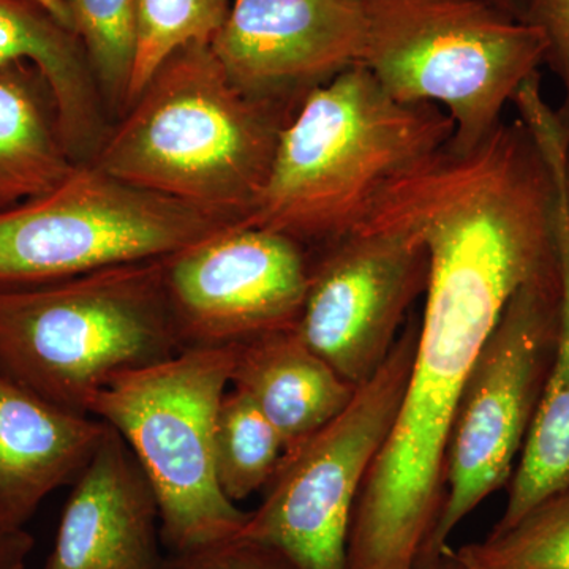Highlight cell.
Instances as JSON below:
<instances>
[{
  "mask_svg": "<svg viewBox=\"0 0 569 569\" xmlns=\"http://www.w3.org/2000/svg\"><path fill=\"white\" fill-rule=\"evenodd\" d=\"M307 277L306 247L264 228H230L168 257L167 291L182 347H236L295 329Z\"/></svg>",
  "mask_w": 569,
  "mask_h": 569,
  "instance_id": "11",
  "label": "cell"
},
{
  "mask_svg": "<svg viewBox=\"0 0 569 569\" xmlns=\"http://www.w3.org/2000/svg\"><path fill=\"white\" fill-rule=\"evenodd\" d=\"M460 560V559H459ZM460 563H462V561H460ZM462 568L463 569H470V568H467L466 565L462 563Z\"/></svg>",
  "mask_w": 569,
  "mask_h": 569,
  "instance_id": "29",
  "label": "cell"
},
{
  "mask_svg": "<svg viewBox=\"0 0 569 569\" xmlns=\"http://www.w3.org/2000/svg\"><path fill=\"white\" fill-rule=\"evenodd\" d=\"M31 62L50 86L74 163L91 162L110 132L81 41L39 0H0V67Z\"/></svg>",
  "mask_w": 569,
  "mask_h": 569,
  "instance_id": "16",
  "label": "cell"
},
{
  "mask_svg": "<svg viewBox=\"0 0 569 569\" xmlns=\"http://www.w3.org/2000/svg\"><path fill=\"white\" fill-rule=\"evenodd\" d=\"M307 252L296 332L343 380L361 387L387 361L408 310L426 293L429 250L403 224L362 223Z\"/></svg>",
  "mask_w": 569,
  "mask_h": 569,
  "instance_id": "10",
  "label": "cell"
},
{
  "mask_svg": "<svg viewBox=\"0 0 569 569\" xmlns=\"http://www.w3.org/2000/svg\"><path fill=\"white\" fill-rule=\"evenodd\" d=\"M492 3L498 10L505 11L509 17L523 22V14H526V0H486Z\"/></svg>",
  "mask_w": 569,
  "mask_h": 569,
  "instance_id": "26",
  "label": "cell"
},
{
  "mask_svg": "<svg viewBox=\"0 0 569 569\" xmlns=\"http://www.w3.org/2000/svg\"><path fill=\"white\" fill-rule=\"evenodd\" d=\"M563 313L556 361L509 481L503 515L490 533L515 526L539 501L569 489V211L561 228Z\"/></svg>",
  "mask_w": 569,
  "mask_h": 569,
  "instance_id": "18",
  "label": "cell"
},
{
  "mask_svg": "<svg viewBox=\"0 0 569 569\" xmlns=\"http://www.w3.org/2000/svg\"><path fill=\"white\" fill-rule=\"evenodd\" d=\"M418 325L407 321L387 361L329 425L284 452L241 537L271 546L298 569H347L356 503L395 425Z\"/></svg>",
  "mask_w": 569,
  "mask_h": 569,
  "instance_id": "9",
  "label": "cell"
},
{
  "mask_svg": "<svg viewBox=\"0 0 569 569\" xmlns=\"http://www.w3.org/2000/svg\"><path fill=\"white\" fill-rule=\"evenodd\" d=\"M366 10L361 66L397 102L443 104L456 151L485 140L545 63L541 32L486 0H366Z\"/></svg>",
  "mask_w": 569,
  "mask_h": 569,
  "instance_id": "5",
  "label": "cell"
},
{
  "mask_svg": "<svg viewBox=\"0 0 569 569\" xmlns=\"http://www.w3.org/2000/svg\"><path fill=\"white\" fill-rule=\"evenodd\" d=\"M563 313L559 264L509 299L460 397L445 468V503L429 561L462 520L511 481L556 361Z\"/></svg>",
  "mask_w": 569,
  "mask_h": 569,
  "instance_id": "7",
  "label": "cell"
},
{
  "mask_svg": "<svg viewBox=\"0 0 569 569\" xmlns=\"http://www.w3.org/2000/svg\"><path fill=\"white\" fill-rule=\"evenodd\" d=\"M160 569H298L271 546L236 537L182 552H168Z\"/></svg>",
  "mask_w": 569,
  "mask_h": 569,
  "instance_id": "23",
  "label": "cell"
},
{
  "mask_svg": "<svg viewBox=\"0 0 569 569\" xmlns=\"http://www.w3.org/2000/svg\"><path fill=\"white\" fill-rule=\"evenodd\" d=\"M421 569H463L462 563H460L458 552L455 549L449 548L441 553L440 557H437L436 560L429 561V563L425 565Z\"/></svg>",
  "mask_w": 569,
  "mask_h": 569,
  "instance_id": "27",
  "label": "cell"
},
{
  "mask_svg": "<svg viewBox=\"0 0 569 569\" xmlns=\"http://www.w3.org/2000/svg\"><path fill=\"white\" fill-rule=\"evenodd\" d=\"M283 452L271 422L249 397L231 388L220 403L213 436L217 481L224 496L238 503L266 489Z\"/></svg>",
  "mask_w": 569,
  "mask_h": 569,
  "instance_id": "20",
  "label": "cell"
},
{
  "mask_svg": "<svg viewBox=\"0 0 569 569\" xmlns=\"http://www.w3.org/2000/svg\"><path fill=\"white\" fill-rule=\"evenodd\" d=\"M234 227L77 163L50 192L0 212V287L173 257Z\"/></svg>",
  "mask_w": 569,
  "mask_h": 569,
  "instance_id": "8",
  "label": "cell"
},
{
  "mask_svg": "<svg viewBox=\"0 0 569 569\" xmlns=\"http://www.w3.org/2000/svg\"><path fill=\"white\" fill-rule=\"evenodd\" d=\"M456 552L470 569H569V489L539 501L509 529Z\"/></svg>",
  "mask_w": 569,
  "mask_h": 569,
  "instance_id": "21",
  "label": "cell"
},
{
  "mask_svg": "<svg viewBox=\"0 0 569 569\" xmlns=\"http://www.w3.org/2000/svg\"><path fill=\"white\" fill-rule=\"evenodd\" d=\"M33 538L24 529L0 526V569H26Z\"/></svg>",
  "mask_w": 569,
  "mask_h": 569,
  "instance_id": "25",
  "label": "cell"
},
{
  "mask_svg": "<svg viewBox=\"0 0 569 569\" xmlns=\"http://www.w3.org/2000/svg\"><path fill=\"white\" fill-rule=\"evenodd\" d=\"M74 164L41 71L31 62L0 67V212L50 192Z\"/></svg>",
  "mask_w": 569,
  "mask_h": 569,
  "instance_id": "17",
  "label": "cell"
},
{
  "mask_svg": "<svg viewBox=\"0 0 569 569\" xmlns=\"http://www.w3.org/2000/svg\"><path fill=\"white\" fill-rule=\"evenodd\" d=\"M455 134L432 103H400L365 66L313 89L280 133L271 173L239 227L317 249L358 228L381 190Z\"/></svg>",
  "mask_w": 569,
  "mask_h": 569,
  "instance_id": "3",
  "label": "cell"
},
{
  "mask_svg": "<svg viewBox=\"0 0 569 569\" xmlns=\"http://www.w3.org/2000/svg\"><path fill=\"white\" fill-rule=\"evenodd\" d=\"M39 2L43 3V6L47 7V9L50 10L51 13L71 31L69 13H67V9L66 6H63L62 0H39Z\"/></svg>",
  "mask_w": 569,
  "mask_h": 569,
  "instance_id": "28",
  "label": "cell"
},
{
  "mask_svg": "<svg viewBox=\"0 0 569 569\" xmlns=\"http://www.w3.org/2000/svg\"><path fill=\"white\" fill-rule=\"evenodd\" d=\"M43 569H160L159 505L121 436L102 443L73 481Z\"/></svg>",
  "mask_w": 569,
  "mask_h": 569,
  "instance_id": "13",
  "label": "cell"
},
{
  "mask_svg": "<svg viewBox=\"0 0 569 569\" xmlns=\"http://www.w3.org/2000/svg\"><path fill=\"white\" fill-rule=\"evenodd\" d=\"M167 260L0 287V370L48 402L89 415L112 378L183 350Z\"/></svg>",
  "mask_w": 569,
  "mask_h": 569,
  "instance_id": "4",
  "label": "cell"
},
{
  "mask_svg": "<svg viewBox=\"0 0 569 569\" xmlns=\"http://www.w3.org/2000/svg\"><path fill=\"white\" fill-rule=\"evenodd\" d=\"M523 22L537 28L546 41L545 63L563 86L559 112L569 121V0H526Z\"/></svg>",
  "mask_w": 569,
  "mask_h": 569,
  "instance_id": "24",
  "label": "cell"
},
{
  "mask_svg": "<svg viewBox=\"0 0 569 569\" xmlns=\"http://www.w3.org/2000/svg\"><path fill=\"white\" fill-rule=\"evenodd\" d=\"M301 104L247 96L211 43L164 59L91 162L121 181L239 227L263 193Z\"/></svg>",
  "mask_w": 569,
  "mask_h": 569,
  "instance_id": "2",
  "label": "cell"
},
{
  "mask_svg": "<svg viewBox=\"0 0 569 569\" xmlns=\"http://www.w3.org/2000/svg\"><path fill=\"white\" fill-rule=\"evenodd\" d=\"M107 430L0 370V526L24 529L44 498L73 485Z\"/></svg>",
  "mask_w": 569,
  "mask_h": 569,
  "instance_id": "14",
  "label": "cell"
},
{
  "mask_svg": "<svg viewBox=\"0 0 569 569\" xmlns=\"http://www.w3.org/2000/svg\"><path fill=\"white\" fill-rule=\"evenodd\" d=\"M230 7L231 0H138L140 41L129 108L168 56L197 41L211 43Z\"/></svg>",
  "mask_w": 569,
  "mask_h": 569,
  "instance_id": "22",
  "label": "cell"
},
{
  "mask_svg": "<svg viewBox=\"0 0 569 569\" xmlns=\"http://www.w3.org/2000/svg\"><path fill=\"white\" fill-rule=\"evenodd\" d=\"M71 31L81 41L104 104L121 118L129 108L130 88L140 41L138 0H62Z\"/></svg>",
  "mask_w": 569,
  "mask_h": 569,
  "instance_id": "19",
  "label": "cell"
},
{
  "mask_svg": "<svg viewBox=\"0 0 569 569\" xmlns=\"http://www.w3.org/2000/svg\"><path fill=\"white\" fill-rule=\"evenodd\" d=\"M230 385L271 422L284 452L320 432L356 391L302 342L296 328L236 346Z\"/></svg>",
  "mask_w": 569,
  "mask_h": 569,
  "instance_id": "15",
  "label": "cell"
},
{
  "mask_svg": "<svg viewBox=\"0 0 569 569\" xmlns=\"http://www.w3.org/2000/svg\"><path fill=\"white\" fill-rule=\"evenodd\" d=\"M233 361L234 347L183 348L119 373L89 402L88 413L121 436L148 478L168 552L233 538L249 519L220 489L213 460Z\"/></svg>",
  "mask_w": 569,
  "mask_h": 569,
  "instance_id": "6",
  "label": "cell"
},
{
  "mask_svg": "<svg viewBox=\"0 0 569 569\" xmlns=\"http://www.w3.org/2000/svg\"><path fill=\"white\" fill-rule=\"evenodd\" d=\"M399 212L429 250V283L406 391L356 503L347 569L429 563L468 377L511 296L557 260L548 209L507 179L441 176Z\"/></svg>",
  "mask_w": 569,
  "mask_h": 569,
  "instance_id": "1",
  "label": "cell"
},
{
  "mask_svg": "<svg viewBox=\"0 0 569 569\" xmlns=\"http://www.w3.org/2000/svg\"><path fill=\"white\" fill-rule=\"evenodd\" d=\"M366 41V0H231L211 47L247 96L302 104L361 66Z\"/></svg>",
  "mask_w": 569,
  "mask_h": 569,
  "instance_id": "12",
  "label": "cell"
}]
</instances>
